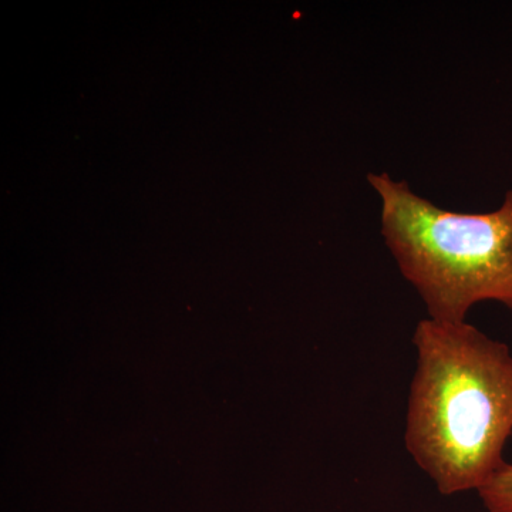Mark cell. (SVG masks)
Wrapping results in <instances>:
<instances>
[{"instance_id": "obj_1", "label": "cell", "mask_w": 512, "mask_h": 512, "mask_svg": "<svg viewBox=\"0 0 512 512\" xmlns=\"http://www.w3.org/2000/svg\"><path fill=\"white\" fill-rule=\"evenodd\" d=\"M404 443L444 495L477 490L505 463L512 355L468 323L420 320Z\"/></svg>"}, {"instance_id": "obj_3", "label": "cell", "mask_w": 512, "mask_h": 512, "mask_svg": "<svg viewBox=\"0 0 512 512\" xmlns=\"http://www.w3.org/2000/svg\"><path fill=\"white\" fill-rule=\"evenodd\" d=\"M488 512H512V464L504 463L478 488Z\"/></svg>"}, {"instance_id": "obj_2", "label": "cell", "mask_w": 512, "mask_h": 512, "mask_svg": "<svg viewBox=\"0 0 512 512\" xmlns=\"http://www.w3.org/2000/svg\"><path fill=\"white\" fill-rule=\"evenodd\" d=\"M382 202V235L429 318L466 322L477 303L512 309V190L501 207L460 214L414 194L389 174L367 175Z\"/></svg>"}]
</instances>
